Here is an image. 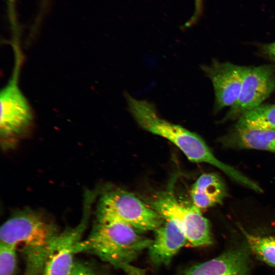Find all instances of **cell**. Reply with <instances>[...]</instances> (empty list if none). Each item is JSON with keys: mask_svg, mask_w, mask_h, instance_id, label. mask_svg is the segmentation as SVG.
Wrapping results in <instances>:
<instances>
[{"mask_svg": "<svg viewBox=\"0 0 275 275\" xmlns=\"http://www.w3.org/2000/svg\"><path fill=\"white\" fill-rule=\"evenodd\" d=\"M139 232L120 221L97 219L89 235L76 244L75 253L94 255L128 275H144L143 269L132 263L153 239Z\"/></svg>", "mask_w": 275, "mask_h": 275, "instance_id": "2", "label": "cell"}, {"mask_svg": "<svg viewBox=\"0 0 275 275\" xmlns=\"http://www.w3.org/2000/svg\"><path fill=\"white\" fill-rule=\"evenodd\" d=\"M227 194L223 180L215 173L201 175L190 190L193 204L201 210L222 204Z\"/></svg>", "mask_w": 275, "mask_h": 275, "instance_id": "13", "label": "cell"}, {"mask_svg": "<svg viewBox=\"0 0 275 275\" xmlns=\"http://www.w3.org/2000/svg\"><path fill=\"white\" fill-rule=\"evenodd\" d=\"M236 123L255 128L275 130V104H262L242 115Z\"/></svg>", "mask_w": 275, "mask_h": 275, "instance_id": "14", "label": "cell"}, {"mask_svg": "<svg viewBox=\"0 0 275 275\" xmlns=\"http://www.w3.org/2000/svg\"><path fill=\"white\" fill-rule=\"evenodd\" d=\"M125 96L129 112L142 128L172 142L190 161L210 164L237 183L246 187L252 185L251 179L217 159L205 141L197 133L161 118L154 104L150 102L138 99L127 93Z\"/></svg>", "mask_w": 275, "mask_h": 275, "instance_id": "1", "label": "cell"}, {"mask_svg": "<svg viewBox=\"0 0 275 275\" xmlns=\"http://www.w3.org/2000/svg\"><path fill=\"white\" fill-rule=\"evenodd\" d=\"M97 219L118 221L138 231H155L165 220L155 210L134 194L115 188L105 191L100 199Z\"/></svg>", "mask_w": 275, "mask_h": 275, "instance_id": "4", "label": "cell"}, {"mask_svg": "<svg viewBox=\"0 0 275 275\" xmlns=\"http://www.w3.org/2000/svg\"><path fill=\"white\" fill-rule=\"evenodd\" d=\"M201 68L210 79L214 92V112L231 107L237 100L240 93L242 66L230 62L213 60L209 65Z\"/></svg>", "mask_w": 275, "mask_h": 275, "instance_id": "8", "label": "cell"}, {"mask_svg": "<svg viewBox=\"0 0 275 275\" xmlns=\"http://www.w3.org/2000/svg\"><path fill=\"white\" fill-rule=\"evenodd\" d=\"M59 233L53 222L40 213L27 210L13 215L2 225L1 243L20 251L24 262V275H41Z\"/></svg>", "mask_w": 275, "mask_h": 275, "instance_id": "3", "label": "cell"}, {"mask_svg": "<svg viewBox=\"0 0 275 275\" xmlns=\"http://www.w3.org/2000/svg\"><path fill=\"white\" fill-rule=\"evenodd\" d=\"M262 48L263 53L275 62V42L264 44Z\"/></svg>", "mask_w": 275, "mask_h": 275, "instance_id": "18", "label": "cell"}, {"mask_svg": "<svg viewBox=\"0 0 275 275\" xmlns=\"http://www.w3.org/2000/svg\"><path fill=\"white\" fill-rule=\"evenodd\" d=\"M225 147L273 152L275 130L250 127L237 123L220 139Z\"/></svg>", "mask_w": 275, "mask_h": 275, "instance_id": "12", "label": "cell"}, {"mask_svg": "<svg viewBox=\"0 0 275 275\" xmlns=\"http://www.w3.org/2000/svg\"><path fill=\"white\" fill-rule=\"evenodd\" d=\"M87 211L77 226L59 233L51 245L41 275L71 274L75 261V246L81 240L88 222Z\"/></svg>", "mask_w": 275, "mask_h": 275, "instance_id": "9", "label": "cell"}, {"mask_svg": "<svg viewBox=\"0 0 275 275\" xmlns=\"http://www.w3.org/2000/svg\"><path fill=\"white\" fill-rule=\"evenodd\" d=\"M70 275H97L89 265L80 261H75Z\"/></svg>", "mask_w": 275, "mask_h": 275, "instance_id": "17", "label": "cell"}, {"mask_svg": "<svg viewBox=\"0 0 275 275\" xmlns=\"http://www.w3.org/2000/svg\"><path fill=\"white\" fill-rule=\"evenodd\" d=\"M248 269V253L246 250L239 248L190 266L180 275H247Z\"/></svg>", "mask_w": 275, "mask_h": 275, "instance_id": "10", "label": "cell"}, {"mask_svg": "<svg viewBox=\"0 0 275 275\" xmlns=\"http://www.w3.org/2000/svg\"><path fill=\"white\" fill-rule=\"evenodd\" d=\"M239 95L222 120L238 119L242 115L261 105L275 91V69L271 65L242 66Z\"/></svg>", "mask_w": 275, "mask_h": 275, "instance_id": "6", "label": "cell"}, {"mask_svg": "<svg viewBox=\"0 0 275 275\" xmlns=\"http://www.w3.org/2000/svg\"><path fill=\"white\" fill-rule=\"evenodd\" d=\"M272 152L275 153V142H274V146H273V152Z\"/></svg>", "mask_w": 275, "mask_h": 275, "instance_id": "19", "label": "cell"}, {"mask_svg": "<svg viewBox=\"0 0 275 275\" xmlns=\"http://www.w3.org/2000/svg\"><path fill=\"white\" fill-rule=\"evenodd\" d=\"M249 249L260 260L275 267V237L245 234Z\"/></svg>", "mask_w": 275, "mask_h": 275, "instance_id": "15", "label": "cell"}, {"mask_svg": "<svg viewBox=\"0 0 275 275\" xmlns=\"http://www.w3.org/2000/svg\"><path fill=\"white\" fill-rule=\"evenodd\" d=\"M147 201V204L164 220L174 222L193 246H204L212 243L208 220L193 204L184 205L171 191L168 190L159 192Z\"/></svg>", "mask_w": 275, "mask_h": 275, "instance_id": "5", "label": "cell"}, {"mask_svg": "<svg viewBox=\"0 0 275 275\" xmlns=\"http://www.w3.org/2000/svg\"><path fill=\"white\" fill-rule=\"evenodd\" d=\"M154 232V239L148 250L151 261L157 265H168L179 250L188 243L181 230L171 221L165 220Z\"/></svg>", "mask_w": 275, "mask_h": 275, "instance_id": "11", "label": "cell"}, {"mask_svg": "<svg viewBox=\"0 0 275 275\" xmlns=\"http://www.w3.org/2000/svg\"><path fill=\"white\" fill-rule=\"evenodd\" d=\"M16 249L0 243V275H18Z\"/></svg>", "mask_w": 275, "mask_h": 275, "instance_id": "16", "label": "cell"}, {"mask_svg": "<svg viewBox=\"0 0 275 275\" xmlns=\"http://www.w3.org/2000/svg\"><path fill=\"white\" fill-rule=\"evenodd\" d=\"M0 96L1 136L8 138L24 133L33 122V114L16 81L11 80Z\"/></svg>", "mask_w": 275, "mask_h": 275, "instance_id": "7", "label": "cell"}]
</instances>
